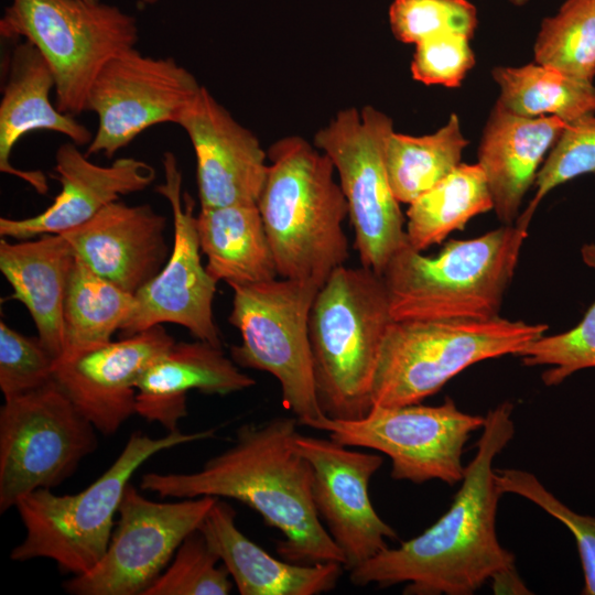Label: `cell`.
I'll return each instance as SVG.
<instances>
[{"label":"cell","instance_id":"cell-36","mask_svg":"<svg viewBox=\"0 0 595 595\" xmlns=\"http://www.w3.org/2000/svg\"><path fill=\"white\" fill-rule=\"evenodd\" d=\"M595 172V115L566 123L541 165L536 194L526 208L534 214L542 198L556 186Z\"/></svg>","mask_w":595,"mask_h":595},{"label":"cell","instance_id":"cell-26","mask_svg":"<svg viewBox=\"0 0 595 595\" xmlns=\"http://www.w3.org/2000/svg\"><path fill=\"white\" fill-rule=\"evenodd\" d=\"M196 228L206 270L216 282L234 288L279 277L257 205L201 208Z\"/></svg>","mask_w":595,"mask_h":595},{"label":"cell","instance_id":"cell-13","mask_svg":"<svg viewBox=\"0 0 595 595\" xmlns=\"http://www.w3.org/2000/svg\"><path fill=\"white\" fill-rule=\"evenodd\" d=\"M216 497L160 502L129 483L108 548L89 572L65 581L73 595H144L172 561L184 539L197 530Z\"/></svg>","mask_w":595,"mask_h":595},{"label":"cell","instance_id":"cell-8","mask_svg":"<svg viewBox=\"0 0 595 595\" xmlns=\"http://www.w3.org/2000/svg\"><path fill=\"white\" fill-rule=\"evenodd\" d=\"M0 34L41 52L54 75V104L74 117L87 111L89 89L102 67L139 41L137 19L101 0H11Z\"/></svg>","mask_w":595,"mask_h":595},{"label":"cell","instance_id":"cell-22","mask_svg":"<svg viewBox=\"0 0 595 595\" xmlns=\"http://www.w3.org/2000/svg\"><path fill=\"white\" fill-rule=\"evenodd\" d=\"M565 126L554 116L523 117L495 104L483 130L477 163L504 225L518 218L526 193Z\"/></svg>","mask_w":595,"mask_h":595},{"label":"cell","instance_id":"cell-24","mask_svg":"<svg viewBox=\"0 0 595 595\" xmlns=\"http://www.w3.org/2000/svg\"><path fill=\"white\" fill-rule=\"evenodd\" d=\"M198 530L241 595H317L335 588L344 565L279 560L246 537L234 508L218 498Z\"/></svg>","mask_w":595,"mask_h":595},{"label":"cell","instance_id":"cell-38","mask_svg":"<svg viewBox=\"0 0 595 595\" xmlns=\"http://www.w3.org/2000/svg\"><path fill=\"white\" fill-rule=\"evenodd\" d=\"M469 41L465 35L444 32L416 43L410 67L413 79L458 87L476 63Z\"/></svg>","mask_w":595,"mask_h":595},{"label":"cell","instance_id":"cell-17","mask_svg":"<svg viewBox=\"0 0 595 595\" xmlns=\"http://www.w3.org/2000/svg\"><path fill=\"white\" fill-rule=\"evenodd\" d=\"M175 343L163 325L56 360L53 379L76 409L105 434L136 413L137 385Z\"/></svg>","mask_w":595,"mask_h":595},{"label":"cell","instance_id":"cell-18","mask_svg":"<svg viewBox=\"0 0 595 595\" xmlns=\"http://www.w3.org/2000/svg\"><path fill=\"white\" fill-rule=\"evenodd\" d=\"M196 158L201 208L257 205L268 175V154L257 137L241 126L202 87L177 119Z\"/></svg>","mask_w":595,"mask_h":595},{"label":"cell","instance_id":"cell-33","mask_svg":"<svg viewBox=\"0 0 595 595\" xmlns=\"http://www.w3.org/2000/svg\"><path fill=\"white\" fill-rule=\"evenodd\" d=\"M197 529L188 534L172 561L144 595H227L232 580Z\"/></svg>","mask_w":595,"mask_h":595},{"label":"cell","instance_id":"cell-39","mask_svg":"<svg viewBox=\"0 0 595 595\" xmlns=\"http://www.w3.org/2000/svg\"><path fill=\"white\" fill-rule=\"evenodd\" d=\"M495 593H511L527 594L528 588L524 586L519 575L516 573L515 566L500 571L490 580Z\"/></svg>","mask_w":595,"mask_h":595},{"label":"cell","instance_id":"cell-27","mask_svg":"<svg viewBox=\"0 0 595 595\" xmlns=\"http://www.w3.org/2000/svg\"><path fill=\"white\" fill-rule=\"evenodd\" d=\"M134 309L133 293L98 275L75 256L64 298V353L61 358L110 343Z\"/></svg>","mask_w":595,"mask_h":595},{"label":"cell","instance_id":"cell-11","mask_svg":"<svg viewBox=\"0 0 595 595\" xmlns=\"http://www.w3.org/2000/svg\"><path fill=\"white\" fill-rule=\"evenodd\" d=\"M95 426L52 379L0 408V512L60 486L98 444Z\"/></svg>","mask_w":595,"mask_h":595},{"label":"cell","instance_id":"cell-7","mask_svg":"<svg viewBox=\"0 0 595 595\" xmlns=\"http://www.w3.org/2000/svg\"><path fill=\"white\" fill-rule=\"evenodd\" d=\"M547 331V324L500 316L485 321H392L376 368L372 405L420 403L467 367L518 355Z\"/></svg>","mask_w":595,"mask_h":595},{"label":"cell","instance_id":"cell-23","mask_svg":"<svg viewBox=\"0 0 595 595\" xmlns=\"http://www.w3.org/2000/svg\"><path fill=\"white\" fill-rule=\"evenodd\" d=\"M256 381L226 357L221 347L197 339L174 343L143 372L137 385L136 413L176 431L187 415L190 390L226 396L255 386Z\"/></svg>","mask_w":595,"mask_h":595},{"label":"cell","instance_id":"cell-12","mask_svg":"<svg viewBox=\"0 0 595 595\" xmlns=\"http://www.w3.org/2000/svg\"><path fill=\"white\" fill-rule=\"evenodd\" d=\"M485 415L461 411L446 397L439 405H372L357 420L323 416L310 428L349 447L381 452L391 461V477L414 484L437 479L450 486L464 477V446L482 430Z\"/></svg>","mask_w":595,"mask_h":595},{"label":"cell","instance_id":"cell-5","mask_svg":"<svg viewBox=\"0 0 595 595\" xmlns=\"http://www.w3.org/2000/svg\"><path fill=\"white\" fill-rule=\"evenodd\" d=\"M392 321L382 278L372 269L340 266L318 289L309 334L325 416L357 420L370 411L376 368Z\"/></svg>","mask_w":595,"mask_h":595},{"label":"cell","instance_id":"cell-3","mask_svg":"<svg viewBox=\"0 0 595 595\" xmlns=\"http://www.w3.org/2000/svg\"><path fill=\"white\" fill-rule=\"evenodd\" d=\"M258 201L280 278L320 288L348 259V205L326 153L300 136L271 144Z\"/></svg>","mask_w":595,"mask_h":595},{"label":"cell","instance_id":"cell-2","mask_svg":"<svg viewBox=\"0 0 595 595\" xmlns=\"http://www.w3.org/2000/svg\"><path fill=\"white\" fill-rule=\"evenodd\" d=\"M299 422L274 418L245 424L235 442L193 473H147L140 488L163 498L224 497L257 511L282 533L277 552L293 563L338 562L344 555L312 500V468L294 445Z\"/></svg>","mask_w":595,"mask_h":595},{"label":"cell","instance_id":"cell-19","mask_svg":"<svg viewBox=\"0 0 595 595\" xmlns=\"http://www.w3.org/2000/svg\"><path fill=\"white\" fill-rule=\"evenodd\" d=\"M80 147L62 143L55 153L54 172L61 192L42 213L20 218H0V236L26 240L45 234H64L98 214L123 195L141 192L156 177L143 160L120 158L109 165L91 162Z\"/></svg>","mask_w":595,"mask_h":595},{"label":"cell","instance_id":"cell-34","mask_svg":"<svg viewBox=\"0 0 595 595\" xmlns=\"http://www.w3.org/2000/svg\"><path fill=\"white\" fill-rule=\"evenodd\" d=\"M495 479L502 495L515 494L530 500L572 532L584 573L582 594L595 595V517L569 508L530 472L495 468Z\"/></svg>","mask_w":595,"mask_h":595},{"label":"cell","instance_id":"cell-29","mask_svg":"<svg viewBox=\"0 0 595 595\" xmlns=\"http://www.w3.org/2000/svg\"><path fill=\"white\" fill-rule=\"evenodd\" d=\"M497 104L523 117L554 116L566 123L595 115V85L536 62L497 66Z\"/></svg>","mask_w":595,"mask_h":595},{"label":"cell","instance_id":"cell-35","mask_svg":"<svg viewBox=\"0 0 595 595\" xmlns=\"http://www.w3.org/2000/svg\"><path fill=\"white\" fill-rule=\"evenodd\" d=\"M388 18L394 37L407 44L444 32L472 39L478 24L477 9L468 0H393Z\"/></svg>","mask_w":595,"mask_h":595},{"label":"cell","instance_id":"cell-4","mask_svg":"<svg viewBox=\"0 0 595 595\" xmlns=\"http://www.w3.org/2000/svg\"><path fill=\"white\" fill-rule=\"evenodd\" d=\"M533 214L467 240H451L435 257L408 242L381 278L393 321H485L499 310Z\"/></svg>","mask_w":595,"mask_h":595},{"label":"cell","instance_id":"cell-16","mask_svg":"<svg viewBox=\"0 0 595 595\" xmlns=\"http://www.w3.org/2000/svg\"><path fill=\"white\" fill-rule=\"evenodd\" d=\"M294 445L312 468V500L349 571L388 547L398 534L375 510L369 483L381 467L377 454L329 439L298 433Z\"/></svg>","mask_w":595,"mask_h":595},{"label":"cell","instance_id":"cell-21","mask_svg":"<svg viewBox=\"0 0 595 595\" xmlns=\"http://www.w3.org/2000/svg\"><path fill=\"white\" fill-rule=\"evenodd\" d=\"M54 88L53 72L41 52L28 41H17L7 56L1 86L0 171L25 181L40 194L48 190L45 175L15 167L10 161L19 140L36 130L64 134L79 147L88 145L93 139L84 125L52 102Z\"/></svg>","mask_w":595,"mask_h":595},{"label":"cell","instance_id":"cell-25","mask_svg":"<svg viewBox=\"0 0 595 595\" xmlns=\"http://www.w3.org/2000/svg\"><path fill=\"white\" fill-rule=\"evenodd\" d=\"M75 253L61 234L9 242L0 239V270L12 299L30 313L43 346L57 360L64 353L63 306Z\"/></svg>","mask_w":595,"mask_h":595},{"label":"cell","instance_id":"cell-30","mask_svg":"<svg viewBox=\"0 0 595 595\" xmlns=\"http://www.w3.org/2000/svg\"><path fill=\"white\" fill-rule=\"evenodd\" d=\"M468 140L452 113L434 133L414 137L393 131L386 145V167L399 203L411 204L461 164Z\"/></svg>","mask_w":595,"mask_h":595},{"label":"cell","instance_id":"cell-40","mask_svg":"<svg viewBox=\"0 0 595 595\" xmlns=\"http://www.w3.org/2000/svg\"><path fill=\"white\" fill-rule=\"evenodd\" d=\"M510 4L515 7H523L526 6L530 0H507Z\"/></svg>","mask_w":595,"mask_h":595},{"label":"cell","instance_id":"cell-32","mask_svg":"<svg viewBox=\"0 0 595 595\" xmlns=\"http://www.w3.org/2000/svg\"><path fill=\"white\" fill-rule=\"evenodd\" d=\"M583 258L595 269V245L583 248ZM517 356L526 366H548L541 379L558 386L578 370L595 368V302L573 328L550 336L542 335Z\"/></svg>","mask_w":595,"mask_h":595},{"label":"cell","instance_id":"cell-6","mask_svg":"<svg viewBox=\"0 0 595 595\" xmlns=\"http://www.w3.org/2000/svg\"><path fill=\"white\" fill-rule=\"evenodd\" d=\"M213 436L214 430H176L155 439L134 432L116 461L86 489L74 495H55L52 489L28 494L15 506L25 538L10 558L19 562L51 559L73 576L89 572L108 548L113 517L137 469L159 452Z\"/></svg>","mask_w":595,"mask_h":595},{"label":"cell","instance_id":"cell-9","mask_svg":"<svg viewBox=\"0 0 595 595\" xmlns=\"http://www.w3.org/2000/svg\"><path fill=\"white\" fill-rule=\"evenodd\" d=\"M229 322L241 337L231 346L240 367L271 374L280 383L282 402L301 425L324 416L313 375L309 334L310 312L320 289L310 281L273 279L231 288Z\"/></svg>","mask_w":595,"mask_h":595},{"label":"cell","instance_id":"cell-31","mask_svg":"<svg viewBox=\"0 0 595 595\" xmlns=\"http://www.w3.org/2000/svg\"><path fill=\"white\" fill-rule=\"evenodd\" d=\"M534 62L572 77L595 78V0H565L543 19L533 45Z\"/></svg>","mask_w":595,"mask_h":595},{"label":"cell","instance_id":"cell-41","mask_svg":"<svg viewBox=\"0 0 595 595\" xmlns=\"http://www.w3.org/2000/svg\"><path fill=\"white\" fill-rule=\"evenodd\" d=\"M143 6H150L156 3L159 0H140Z\"/></svg>","mask_w":595,"mask_h":595},{"label":"cell","instance_id":"cell-15","mask_svg":"<svg viewBox=\"0 0 595 595\" xmlns=\"http://www.w3.org/2000/svg\"><path fill=\"white\" fill-rule=\"evenodd\" d=\"M162 165L164 182L155 191L171 206L173 248L159 273L134 293V312L121 332L130 336L172 323L185 327L196 339L221 347L213 317L217 282L202 263L195 202L187 193H182V172L175 155L165 152Z\"/></svg>","mask_w":595,"mask_h":595},{"label":"cell","instance_id":"cell-20","mask_svg":"<svg viewBox=\"0 0 595 595\" xmlns=\"http://www.w3.org/2000/svg\"><path fill=\"white\" fill-rule=\"evenodd\" d=\"M165 229L166 218L150 205L118 201L61 235L89 269L134 294L170 256Z\"/></svg>","mask_w":595,"mask_h":595},{"label":"cell","instance_id":"cell-14","mask_svg":"<svg viewBox=\"0 0 595 595\" xmlns=\"http://www.w3.org/2000/svg\"><path fill=\"white\" fill-rule=\"evenodd\" d=\"M202 87L171 56L144 55L137 47L120 53L89 89L87 111L96 113L98 125L85 153L112 158L144 130L176 123Z\"/></svg>","mask_w":595,"mask_h":595},{"label":"cell","instance_id":"cell-42","mask_svg":"<svg viewBox=\"0 0 595 595\" xmlns=\"http://www.w3.org/2000/svg\"><path fill=\"white\" fill-rule=\"evenodd\" d=\"M88 1H100V0H88Z\"/></svg>","mask_w":595,"mask_h":595},{"label":"cell","instance_id":"cell-10","mask_svg":"<svg viewBox=\"0 0 595 595\" xmlns=\"http://www.w3.org/2000/svg\"><path fill=\"white\" fill-rule=\"evenodd\" d=\"M393 121L365 106L339 110L314 137L339 177L355 232L360 264L381 275L390 258L407 242L405 218L390 185L386 145Z\"/></svg>","mask_w":595,"mask_h":595},{"label":"cell","instance_id":"cell-1","mask_svg":"<svg viewBox=\"0 0 595 595\" xmlns=\"http://www.w3.org/2000/svg\"><path fill=\"white\" fill-rule=\"evenodd\" d=\"M513 405L489 410L465 466L450 508L421 534L387 547L349 570L354 585L387 587L405 583L408 595H472L502 570L515 566V555L498 541L497 507L502 493L495 479L494 459L515 435Z\"/></svg>","mask_w":595,"mask_h":595},{"label":"cell","instance_id":"cell-37","mask_svg":"<svg viewBox=\"0 0 595 595\" xmlns=\"http://www.w3.org/2000/svg\"><path fill=\"white\" fill-rule=\"evenodd\" d=\"M55 363L39 337H28L0 322V390L4 399L50 382Z\"/></svg>","mask_w":595,"mask_h":595},{"label":"cell","instance_id":"cell-28","mask_svg":"<svg viewBox=\"0 0 595 595\" xmlns=\"http://www.w3.org/2000/svg\"><path fill=\"white\" fill-rule=\"evenodd\" d=\"M494 209L486 175L478 163H461L447 176L419 196L407 210L408 244L418 251L441 244L454 230Z\"/></svg>","mask_w":595,"mask_h":595}]
</instances>
